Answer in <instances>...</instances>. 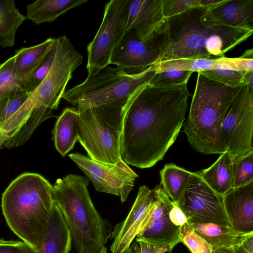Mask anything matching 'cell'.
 <instances>
[{
	"label": "cell",
	"mask_w": 253,
	"mask_h": 253,
	"mask_svg": "<svg viewBox=\"0 0 253 253\" xmlns=\"http://www.w3.org/2000/svg\"><path fill=\"white\" fill-rule=\"evenodd\" d=\"M190 96L187 84L149 83L133 94L125 110L121 137L126 164L149 168L163 159L183 125Z\"/></svg>",
	"instance_id": "1"
},
{
	"label": "cell",
	"mask_w": 253,
	"mask_h": 253,
	"mask_svg": "<svg viewBox=\"0 0 253 253\" xmlns=\"http://www.w3.org/2000/svg\"><path fill=\"white\" fill-rule=\"evenodd\" d=\"M199 7L167 18L159 63L177 59L224 57L253 31L212 24Z\"/></svg>",
	"instance_id": "2"
},
{
	"label": "cell",
	"mask_w": 253,
	"mask_h": 253,
	"mask_svg": "<svg viewBox=\"0 0 253 253\" xmlns=\"http://www.w3.org/2000/svg\"><path fill=\"white\" fill-rule=\"evenodd\" d=\"M53 186L40 174L24 172L1 197V209L11 231L35 251L41 244L54 204Z\"/></svg>",
	"instance_id": "3"
},
{
	"label": "cell",
	"mask_w": 253,
	"mask_h": 253,
	"mask_svg": "<svg viewBox=\"0 0 253 253\" xmlns=\"http://www.w3.org/2000/svg\"><path fill=\"white\" fill-rule=\"evenodd\" d=\"M89 179L69 174L53 186L54 202L59 208L77 253H99L111 238L112 226L95 209L89 196Z\"/></svg>",
	"instance_id": "4"
},
{
	"label": "cell",
	"mask_w": 253,
	"mask_h": 253,
	"mask_svg": "<svg viewBox=\"0 0 253 253\" xmlns=\"http://www.w3.org/2000/svg\"><path fill=\"white\" fill-rule=\"evenodd\" d=\"M198 72L184 132L191 146L205 155L221 154L227 149L221 136L224 114L239 92Z\"/></svg>",
	"instance_id": "5"
},
{
	"label": "cell",
	"mask_w": 253,
	"mask_h": 253,
	"mask_svg": "<svg viewBox=\"0 0 253 253\" xmlns=\"http://www.w3.org/2000/svg\"><path fill=\"white\" fill-rule=\"evenodd\" d=\"M156 65L135 75L107 66L82 83L66 90L62 98L82 110L103 105L126 104L139 88L149 84L156 74Z\"/></svg>",
	"instance_id": "6"
},
{
	"label": "cell",
	"mask_w": 253,
	"mask_h": 253,
	"mask_svg": "<svg viewBox=\"0 0 253 253\" xmlns=\"http://www.w3.org/2000/svg\"><path fill=\"white\" fill-rule=\"evenodd\" d=\"M129 100L125 104L77 110L78 141L89 158L108 164L123 160L121 137L123 118Z\"/></svg>",
	"instance_id": "7"
},
{
	"label": "cell",
	"mask_w": 253,
	"mask_h": 253,
	"mask_svg": "<svg viewBox=\"0 0 253 253\" xmlns=\"http://www.w3.org/2000/svg\"><path fill=\"white\" fill-rule=\"evenodd\" d=\"M52 64L40 85L31 94L34 108L51 115L57 110L72 73L83 62V55L66 35L56 39Z\"/></svg>",
	"instance_id": "8"
},
{
	"label": "cell",
	"mask_w": 253,
	"mask_h": 253,
	"mask_svg": "<svg viewBox=\"0 0 253 253\" xmlns=\"http://www.w3.org/2000/svg\"><path fill=\"white\" fill-rule=\"evenodd\" d=\"M253 90L247 84L240 90L222 119L221 136L232 159L253 150Z\"/></svg>",
	"instance_id": "9"
},
{
	"label": "cell",
	"mask_w": 253,
	"mask_h": 253,
	"mask_svg": "<svg viewBox=\"0 0 253 253\" xmlns=\"http://www.w3.org/2000/svg\"><path fill=\"white\" fill-rule=\"evenodd\" d=\"M69 157L86 175L98 192L119 196L125 202L138 177L123 160L116 164L103 163L79 153Z\"/></svg>",
	"instance_id": "10"
},
{
	"label": "cell",
	"mask_w": 253,
	"mask_h": 253,
	"mask_svg": "<svg viewBox=\"0 0 253 253\" xmlns=\"http://www.w3.org/2000/svg\"><path fill=\"white\" fill-rule=\"evenodd\" d=\"M178 206L187 221L230 226L224 207L223 196L212 189L196 172H192Z\"/></svg>",
	"instance_id": "11"
},
{
	"label": "cell",
	"mask_w": 253,
	"mask_h": 253,
	"mask_svg": "<svg viewBox=\"0 0 253 253\" xmlns=\"http://www.w3.org/2000/svg\"><path fill=\"white\" fill-rule=\"evenodd\" d=\"M162 32L151 40L142 42L134 30L127 32L117 42L110 64L130 75L142 73L158 64L162 55Z\"/></svg>",
	"instance_id": "12"
},
{
	"label": "cell",
	"mask_w": 253,
	"mask_h": 253,
	"mask_svg": "<svg viewBox=\"0 0 253 253\" xmlns=\"http://www.w3.org/2000/svg\"><path fill=\"white\" fill-rule=\"evenodd\" d=\"M129 0H112L105 4L102 23L87 46L88 75L96 74L109 66L115 46L119 23Z\"/></svg>",
	"instance_id": "13"
},
{
	"label": "cell",
	"mask_w": 253,
	"mask_h": 253,
	"mask_svg": "<svg viewBox=\"0 0 253 253\" xmlns=\"http://www.w3.org/2000/svg\"><path fill=\"white\" fill-rule=\"evenodd\" d=\"M167 20L162 0H129L119 23L117 42L132 29L141 41L151 40L161 34Z\"/></svg>",
	"instance_id": "14"
},
{
	"label": "cell",
	"mask_w": 253,
	"mask_h": 253,
	"mask_svg": "<svg viewBox=\"0 0 253 253\" xmlns=\"http://www.w3.org/2000/svg\"><path fill=\"white\" fill-rule=\"evenodd\" d=\"M157 200L154 202L136 238L159 246H167L170 253L179 243L180 227L173 224L169 211L174 204L161 185L155 187Z\"/></svg>",
	"instance_id": "15"
},
{
	"label": "cell",
	"mask_w": 253,
	"mask_h": 253,
	"mask_svg": "<svg viewBox=\"0 0 253 253\" xmlns=\"http://www.w3.org/2000/svg\"><path fill=\"white\" fill-rule=\"evenodd\" d=\"M157 198L155 188L151 190L145 185L139 187L128 215L112 230L110 238L113 239L110 247L111 253H124L129 248Z\"/></svg>",
	"instance_id": "16"
},
{
	"label": "cell",
	"mask_w": 253,
	"mask_h": 253,
	"mask_svg": "<svg viewBox=\"0 0 253 253\" xmlns=\"http://www.w3.org/2000/svg\"><path fill=\"white\" fill-rule=\"evenodd\" d=\"M223 199L230 226L240 232H253V181L231 188Z\"/></svg>",
	"instance_id": "17"
},
{
	"label": "cell",
	"mask_w": 253,
	"mask_h": 253,
	"mask_svg": "<svg viewBox=\"0 0 253 253\" xmlns=\"http://www.w3.org/2000/svg\"><path fill=\"white\" fill-rule=\"evenodd\" d=\"M204 16L212 24L253 31V0H223Z\"/></svg>",
	"instance_id": "18"
},
{
	"label": "cell",
	"mask_w": 253,
	"mask_h": 253,
	"mask_svg": "<svg viewBox=\"0 0 253 253\" xmlns=\"http://www.w3.org/2000/svg\"><path fill=\"white\" fill-rule=\"evenodd\" d=\"M71 233L62 212L54 202L39 248L35 253H69Z\"/></svg>",
	"instance_id": "19"
},
{
	"label": "cell",
	"mask_w": 253,
	"mask_h": 253,
	"mask_svg": "<svg viewBox=\"0 0 253 253\" xmlns=\"http://www.w3.org/2000/svg\"><path fill=\"white\" fill-rule=\"evenodd\" d=\"M188 224L212 247L213 249L233 247L242 243L252 233L237 231L231 226L210 222L187 221Z\"/></svg>",
	"instance_id": "20"
},
{
	"label": "cell",
	"mask_w": 253,
	"mask_h": 253,
	"mask_svg": "<svg viewBox=\"0 0 253 253\" xmlns=\"http://www.w3.org/2000/svg\"><path fill=\"white\" fill-rule=\"evenodd\" d=\"M55 41L54 38H48L36 45L15 51V73L23 88L27 81L43 61Z\"/></svg>",
	"instance_id": "21"
},
{
	"label": "cell",
	"mask_w": 253,
	"mask_h": 253,
	"mask_svg": "<svg viewBox=\"0 0 253 253\" xmlns=\"http://www.w3.org/2000/svg\"><path fill=\"white\" fill-rule=\"evenodd\" d=\"M78 115L76 108H65L58 118L53 129L55 147L62 157L74 148L78 141Z\"/></svg>",
	"instance_id": "22"
},
{
	"label": "cell",
	"mask_w": 253,
	"mask_h": 253,
	"mask_svg": "<svg viewBox=\"0 0 253 253\" xmlns=\"http://www.w3.org/2000/svg\"><path fill=\"white\" fill-rule=\"evenodd\" d=\"M87 0H38L27 5L26 18L37 25L50 23L67 11Z\"/></svg>",
	"instance_id": "23"
},
{
	"label": "cell",
	"mask_w": 253,
	"mask_h": 253,
	"mask_svg": "<svg viewBox=\"0 0 253 253\" xmlns=\"http://www.w3.org/2000/svg\"><path fill=\"white\" fill-rule=\"evenodd\" d=\"M232 161L226 151L211 166L196 172L212 189L223 196L232 188Z\"/></svg>",
	"instance_id": "24"
},
{
	"label": "cell",
	"mask_w": 253,
	"mask_h": 253,
	"mask_svg": "<svg viewBox=\"0 0 253 253\" xmlns=\"http://www.w3.org/2000/svg\"><path fill=\"white\" fill-rule=\"evenodd\" d=\"M192 173L172 163L165 165L160 171L163 191L177 206L182 200Z\"/></svg>",
	"instance_id": "25"
},
{
	"label": "cell",
	"mask_w": 253,
	"mask_h": 253,
	"mask_svg": "<svg viewBox=\"0 0 253 253\" xmlns=\"http://www.w3.org/2000/svg\"><path fill=\"white\" fill-rule=\"evenodd\" d=\"M26 19L13 0H0V46L12 47L17 30Z\"/></svg>",
	"instance_id": "26"
},
{
	"label": "cell",
	"mask_w": 253,
	"mask_h": 253,
	"mask_svg": "<svg viewBox=\"0 0 253 253\" xmlns=\"http://www.w3.org/2000/svg\"><path fill=\"white\" fill-rule=\"evenodd\" d=\"M31 94L17 84L0 97V128L17 112Z\"/></svg>",
	"instance_id": "27"
},
{
	"label": "cell",
	"mask_w": 253,
	"mask_h": 253,
	"mask_svg": "<svg viewBox=\"0 0 253 253\" xmlns=\"http://www.w3.org/2000/svg\"><path fill=\"white\" fill-rule=\"evenodd\" d=\"M224 57H204L167 61L157 64L156 71L158 72L168 70H179L200 72L213 68L215 65L222 63Z\"/></svg>",
	"instance_id": "28"
},
{
	"label": "cell",
	"mask_w": 253,
	"mask_h": 253,
	"mask_svg": "<svg viewBox=\"0 0 253 253\" xmlns=\"http://www.w3.org/2000/svg\"><path fill=\"white\" fill-rule=\"evenodd\" d=\"M228 62L229 58L225 57L222 63L200 72L211 80L232 87L246 84L244 76L246 71L233 69L228 65Z\"/></svg>",
	"instance_id": "29"
},
{
	"label": "cell",
	"mask_w": 253,
	"mask_h": 253,
	"mask_svg": "<svg viewBox=\"0 0 253 253\" xmlns=\"http://www.w3.org/2000/svg\"><path fill=\"white\" fill-rule=\"evenodd\" d=\"M232 168V188L253 181V150L233 159Z\"/></svg>",
	"instance_id": "30"
},
{
	"label": "cell",
	"mask_w": 253,
	"mask_h": 253,
	"mask_svg": "<svg viewBox=\"0 0 253 253\" xmlns=\"http://www.w3.org/2000/svg\"><path fill=\"white\" fill-rule=\"evenodd\" d=\"M179 238L191 253H211L213 248L199 236L187 223L180 227Z\"/></svg>",
	"instance_id": "31"
},
{
	"label": "cell",
	"mask_w": 253,
	"mask_h": 253,
	"mask_svg": "<svg viewBox=\"0 0 253 253\" xmlns=\"http://www.w3.org/2000/svg\"><path fill=\"white\" fill-rule=\"evenodd\" d=\"M193 72L168 70L156 72L149 84L157 86H171L187 84Z\"/></svg>",
	"instance_id": "32"
},
{
	"label": "cell",
	"mask_w": 253,
	"mask_h": 253,
	"mask_svg": "<svg viewBox=\"0 0 253 253\" xmlns=\"http://www.w3.org/2000/svg\"><path fill=\"white\" fill-rule=\"evenodd\" d=\"M56 39L50 50L43 61L24 85V88L32 93L42 83L49 71L54 60L56 50Z\"/></svg>",
	"instance_id": "33"
},
{
	"label": "cell",
	"mask_w": 253,
	"mask_h": 253,
	"mask_svg": "<svg viewBox=\"0 0 253 253\" xmlns=\"http://www.w3.org/2000/svg\"><path fill=\"white\" fill-rule=\"evenodd\" d=\"M199 7L200 0H162L163 13L167 18Z\"/></svg>",
	"instance_id": "34"
},
{
	"label": "cell",
	"mask_w": 253,
	"mask_h": 253,
	"mask_svg": "<svg viewBox=\"0 0 253 253\" xmlns=\"http://www.w3.org/2000/svg\"><path fill=\"white\" fill-rule=\"evenodd\" d=\"M15 59L14 55L0 65V97L13 85H20L15 73Z\"/></svg>",
	"instance_id": "35"
},
{
	"label": "cell",
	"mask_w": 253,
	"mask_h": 253,
	"mask_svg": "<svg viewBox=\"0 0 253 253\" xmlns=\"http://www.w3.org/2000/svg\"><path fill=\"white\" fill-rule=\"evenodd\" d=\"M35 250L24 241L0 239V253H35Z\"/></svg>",
	"instance_id": "36"
},
{
	"label": "cell",
	"mask_w": 253,
	"mask_h": 253,
	"mask_svg": "<svg viewBox=\"0 0 253 253\" xmlns=\"http://www.w3.org/2000/svg\"><path fill=\"white\" fill-rule=\"evenodd\" d=\"M131 244L134 253H165L167 252L169 253L167 246L155 245L137 238Z\"/></svg>",
	"instance_id": "37"
},
{
	"label": "cell",
	"mask_w": 253,
	"mask_h": 253,
	"mask_svg": "<svg viewBox=\"0 0 253 253\" xmlns=\"http://www.w3.org/2000/svg\"><path fill=\"white\" fill-rule=\"evenodd\" d=\"M170 221L175 225L181 227L187 223V218L180 208L175 204L169 211Z\"/></svg>",
	"instance_id": "38"
},
{
	"label": "cell",
	"mask_w": 253,
	"mask_h": 253,
	"mask_svg": "<svg viewBox=\"0 0 253 253\" xmlns=\"http://www.w3.org/2000/svg\"><path fill=\"white\" fill-rule=\"evenodd\" d=\"M233 253H253V235L232 247Z\"/></svg>",
	"instance_id": "39"
},
{
	"label": "cell",
	"mask_w": 253,
	"mask_h": 253,
	"mask_svg": "<svg viewBox=\"0 0 253 253\" xmlns=\"http://www.w3.org/2000/svg\"><path fill=\"white\" fill-rule=\"evenodd\" d=\"M223 0H200V7L209 9L221 3Z\"/></svg>",
	"instance_id": "40"
},
{
	"label": "cell",
	"mask_w": 253,
	"mask_h": 253,
	"mask_svg": "<svg viewBox=\"0 0 253 253\" xmlns=\"http://www.w3.org/2000/svg\"><path fill=\"white\" fill-rule=\"evenodd\" d=\"M244 82L246 84L248 85L253 90V70L246 72Z\"/></svg>",
	"instance_id": "41"
},
{
	"label": "cell",
	"mask_w": 253,
	"mask_h": 253,
	"mask_svg": "<svg viewBox=\"0 0 253 253\" xmlns=\"http://www.w3.org/2000/svg\"><path fill=\"white\" fill-rule=\"evenodd\" d=\"M211 253H233L232 247L213 249Z\"/></svg>",
	"instance_id": "42"
},
{
	"label": "cell",
	"mask_w": 253,
	"mask_h": 253,
	"mask_svg": "<svg viewBox=\"0 0 253 253\" xmlns=\"http://www.w3.org/2000/svg\"><path fill=\"white\" fill-rule=\"evenodd\" d=\"M6 140V137L3 133L0 132V150L1 147L3 146V144Z\"/></svg>",
	"instance_id": "43"
},
{
	"label": "cell",
	"mask_w": 253,
	"mask_h": 253,
	"mask_svg": "<svg viewBox=\"0 0 253 253\" xmlns=\"http://www.w3.org/2000/svg\"><path fill=\"white\" fill-rule=\"evenodd\" d=\"M124 253H134L132 245H131L129 248Z\"/></svg>",
	"instance_id": "44"
},
{
	"label": "cell",
	"mask_w": 253,
	"mask_h": 253,
	"mask_svg": "<svg viewBox=\"0 0 253 253\" xmlns=\"http://www.w3.org/2000/svg\"><path fill=\"white\" fill-rule=\"evenodd\" d=\"M99 253H107V248L104 247Z\"/></svg>",
	"instance_id": "45"
}]
</instances>
